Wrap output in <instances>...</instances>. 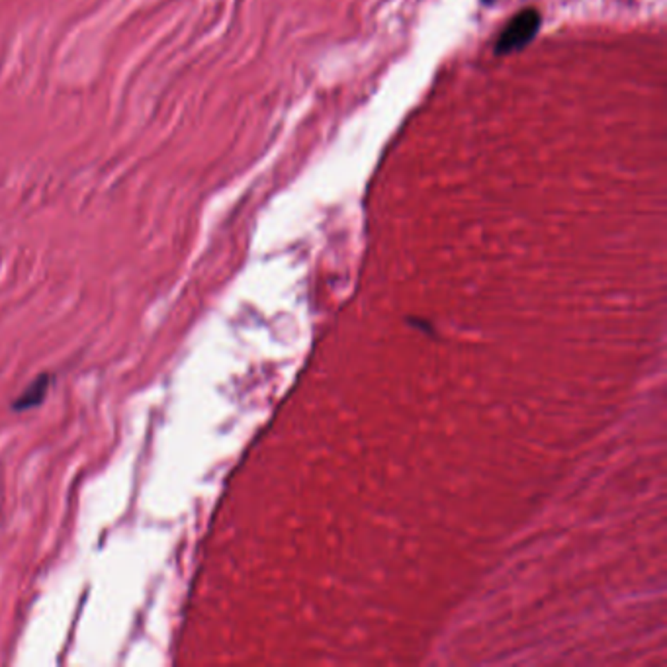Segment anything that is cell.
<instances>
[{
  "instance_id": "cell-1",
  "label": "cell",
  "mask_w": 667,
  "mask_h": 667,
  "mask_svg": "<svg viewBox=\"0 0 667 667\" xmlns=\"http://www.w3.org/2000/svg\"><path fill=\"white\" fill-rule=\"evenodd\" d=\"M540 22L542 18L536 8H524L519 14H515L499 36L495 43V55H507L529 45L538 34Z\"/></svg>"
},
{
  "instance_id": "cell-2",
  "label": "cell",
  "mask_w": 667,
  "mask_h": 667,
  "mask_svg": "<svg viewBox=\"0 0 667 667\" xmlns=\"http://www.w3.org/2000/svg\"><path fill=\"white\" fill-rule=\"evenodd\" d=\"M48 386H49V378L48 376L39 378L37 382H34V384H32V386L25 389L24 393L16 400L14 409H16V411H24V409H30V407H34V405H37V403H41L43 398H45V393H48Z\"/></svg>"
}]
</instances>
